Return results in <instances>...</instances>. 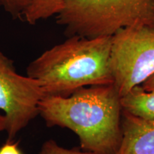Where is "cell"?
<instances>
[{
	"mask_svg": "<svg viewBox=\"0 0 154 154\" xmlns=\"http://www.w3.org/2000/svg\"><path fill=\"white\" fill-rule=\"evenodd\" d=\"M43 96L39 84L18 74L14 61L0 51V110L6 118L7 141H13L38 116V104Z\"/></svg>",
	"mask_w": 154,
	"mask_h": 154,
	"instance_id": "5",
	"label": "cell"
},
{
	"mask_svg": "<svg viewBox=\"0 0 154 154\" xmlns=\"http://www.w3.org/2000/svg\"><path fill=\"white\" fill-rule=\"evenodd\" d=\"M63 0H33L25 13L24 22L36 24L40 21L55 17L60 9Z\"/></svg>",
	"mask_w": 154,
	"mask_h": 154,
	"instance_id": "8",
	"label": "cell"
},
{
	"mask_svg": "<svg viewBox=\"0 0 154 154\" xmlns=\"http://www.w3.org/2000/svg\"><path fill=\"white\" fill-rule=\"evenodd\" d=\"M122 110L148 121H154V91H146L140 86L121 97Z\"/></svg>",
	"mask_w": 154,
	"mask_h": 154,
	"instance_id": "7",
	"label": "cell"
},
{
	"mask_svg": "<svg viewBox=\"0 0 154 154\" xmlns=\"http://www.w3.org/2000/svg\"><path fill=\"white\" fill-rule=\"evenodd\" d=\"M110 66L121 97L141 85L154 73V27L134 25L113 34Z\"/></svg>",
	"mask_w": 154,
	"mask_h": 154,
	"instance_id": "4",
	"label": "cell"
},
{
	"mask_svg": "<svg viewBox=\"0 0 154 154\" xmlns=\"http://www.w3.org/2000/svg\"><path fill=\"white\" fill-rule=\"evenodd\" d=\"M6 118L4 115L0 114V132L6 130Z\"/></svg>",
	"mask_w": 154,
	"mask_h": 154,
	"instance_id": "13",
	"label": "cell"
},
{
	"mask_svg": "<svg viewBox=\"0 0 154 154\" xmlns=\"http://www.w3.org/2000/svg\"><path fill=\"white\" fill-rule=\"evenodd\" d=\"M39 154H94L77 149H66L59 145L54 140H46L42 146Z\"/></svg>",
	"mask_w": 154,
	"mask_h": 154,
	"instance_id": "10",
	"label": "cell"
},
{
	"mask_svg": "<svg viewBox=\"0 0 154 154\" xmlns=\"http://www.w3.org/2000/svg\"><path fill=\"white\" fill-rule=\"evenodd\" d=\"M111 36H68L44 51L26 68L44 96L66 97L79 88L113 84L110 66Z\"/></svg>",
	"mask_w": 154,
	"mask_h": 154,
	"instance_id": "2",
	"label": "cell"
},
{
	"mask_svg": "<svg viewBox=\"0 0 154 154\" xmlns=\"http://www.w3.org/2000/svg\"><path fill=\"white\" fill-rule=\"evenodd\" d=\"M33 0H0V11L15 19H24V17Z\"/></svg>",
	"mask_w": 154,
	"mask_h": 154,
	"instance_id": "9",
	"label": "cell"
},
{
	"mask_svg": "<svg viewBox=\"0 0 154 154\" xmlns=\"http://www.w3.org/2000/svg\"><path fill=\"white\" fill-rule=\"evenodd\" d=\"M151 6H152V8H153V10L154 11V0H151Z\"/></svg>",
	"mask_w": 154,
	"mask_h": 154,
	"instance_id": "14",
	"label": "cell"
},
{
	"mask_svg": "<svg viewBox=\"0 0 154 154\" xmlns=\"http://www.w3.org/2000/svg\"><path fill=\"white\" fill-rule=\"evenodd\" d=\"M38 116L48 127L68 128L76 134L84 151L116 154L120 146L122 107L113 84L85 86L66 97L43 96Z\"/></svg>",
	"mask_w": 154,
	"mask_h": 154,
	"instance_id": "1",
	"label": "cell"
},
{
	"mask_svg": "<svg viewBox=\"0 0 154 154\" xmlns=\"http://www.w3.org/2000/svg\"><path fill=\"white\" fill-rule=\"evenodd\" d=\"M141 88L146 91H154V73L149 78H148L143 84H141Z\"/></svg>",
	"mask_w": 154,
	"mask_h": 154,
	"instance_id": "12",
	"label": "cell"
},
{
	"mask_svg": "<svg viewBox=\"0 0 154 154\" xmlns=\"http://www.w3.org/2000/svg\"><path fill=\"white\" fill-rule=\"evenodd\" d=\"M0 154H22L18 143L13 141H7L3 146L0 148Z\"/></svg>",
	"mask_w": 154,
	"mask_h": 154,
	"instance_id": "11",
	"label": "cell"
},
{
	"mask_svg": "<svg viewBox=\"0 0 154 154\" xmlns=\"http://www.w3.org/2000/svg\"><path fill=\"white\" fill-rule=\"evenodd\" d=\"M67 36H112L134 25L154 27L151 0H63L55 15Z\"/></svg>",
	"mask_w": 154,
	"mask_h": 154,
	"instance_id": "3",
	"label": "cell"
},
{
	"mask_svg": "<svg viewBox=\"0 0 154 154\" xmlns=\"http://www.w3.org/2000/svg\"><path fill=\"white\" fill-rule=\"evenodd\" d=\"M122 139L116 154H154V121L122 110Z\"/></svg>",
	"mask_w": 154,
	"mask_h": 154,
	"instance_id": "6",
	"label": "cell"
}]
</instances>
